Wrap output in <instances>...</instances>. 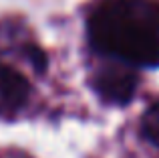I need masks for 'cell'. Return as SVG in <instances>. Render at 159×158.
<instances>
[{
    "instance_id": "1",
    "label": "cell",
    "mask_w": 159,
    "mask_h": 158,
    "mask_svg": "<svg viewBox=\"0 0 159 158\" xmlns=\"http://www.w3.org/2000/svg\"><path fill=\"white\" fill-rule=\"evenodd\" d=\"M95 49L125 63L159 65V4L155 0H109L89 22Z\"/></svg>"
},
{
    "instance_id": "2",
    "label": "cell",
    "mask_w": 159,
    "mask_h": 158,
    "mask_svg": "<svg viewBox=\"0 0 159 158\" xmlns=\"http://www.w3.org/2000/svg\"><path fill=\"white\" fill-rule=\"evenodd\" d=\"M95 87L103 99L111 103H127L137 87V75L127 67L111 65L105 67L95 79Z\"/></svg>"
},
{
    "instance_id": "4",
    "label": "cell",
    "mask_w": 159,
    "mask_h": 158,
    "mask_svg": "<svg viewBox=\"0 0 159 158\" xmlns=\"http://www.w3.org/2000/svg\"><path fill=\"white\" fill-rule=\"evenodd\" d=\"M141 130H143V136L149 142L159 146V103L151 106L145 111L143 120H141Z\"/></svg>"
},
{
    "instance_id": "3",
    "label": "cell",
    "mask_w": 159,
    "mask_h": 158,
    "mask_svg": "<svg viewBox=\"0 0 159 158\" xmlns=\"http://www.w3.org/2000/svg\"><path fill=\"white\" fill-rule=\"evenodd\" d=\"M30 85L18 71L10 67H0V116L16 111L26 103Z\"/></svg>"
}]
</instances>
